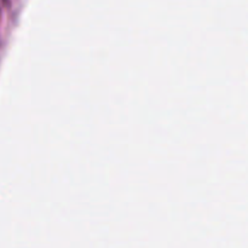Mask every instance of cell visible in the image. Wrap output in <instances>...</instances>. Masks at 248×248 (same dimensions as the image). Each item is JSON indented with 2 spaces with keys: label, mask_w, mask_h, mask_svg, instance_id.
<instances>
[{
  "label": "cell",
  "mask_w": 248,
  "mask_h": 248,
  "mask_svg": "<svg viewBox=\"0 0 248 248\" xmlns=\"http://www.w3.org/2000/svg\"><path fill=\"white\" fill-rule=\"evenodd\" d=\"M4 1L5 0H0V10H1V6H2V4H4Z\"/></svg>",
  "instance_id": "cell-1"
}]
</instances>
